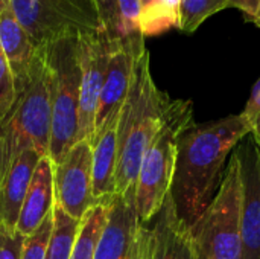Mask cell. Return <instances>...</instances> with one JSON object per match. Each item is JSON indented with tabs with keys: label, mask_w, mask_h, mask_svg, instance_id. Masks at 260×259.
<instances>
[{
	"label": "cell",
	"mask_w": 260,
	"mask_h": 259,
	"mask_svg": "<svg viewBox=\"0 0 260 259\" xmlns=\"http://www.w3.org/2000/svg\"><path fill=\"white\" fill-rule=\"evenodd\" d=\"M247 136L250 125L242 113L200 125L193 122L180 134L171 195L189 227L212 203L230 153Z\"/></svg>",
	"instance_id": "6da1fadb"
},
{
	"label": "cell",
	"mask_w": 260,
	"mask_h": 259,
	"mask_svg": "<svg viewBox=\"0 0 260 259\" xmlns=\"http://www.w3.org/2000/svg\"><path fill=\"white\" fill-rule=\"evenodd\" d=\"M14 81L15 99L0 122V180L24 150L34 148L49 156L52 107L47 44L35 47L27 69Z\"/></svg>",
	"instance_id": "7a4b0ae2"
},
{
	"label": "cell",
	"mask_w": 260,
	"mask_h": 259,
	"mask_svg": "<svg viewBox=\"0 0 260 259\" xmlns=\"http://www.w3.org/2000/svg\"><path fill=\"white\" fill-rule=\"evenodd\" d=\"M169 96L161 92L151 73V56L145 49L137 58L131 89L117 122V194L136 186L142 160L155 137Z\"/></svg>",
	"instance_id": "3957f363"
},
{
	"label": "cell",
	"mask_w": 260,
	"mask_h": 259,
	"mask_svg": "<svg viewBox=\"0 0 260 259\" xmlns=\"http://www.w3.org/2000/svg\"><path fill=\"white\" fill-rule=\"evenodd\" d=\"M193 124L190 101L169 99L161 125L145 153L136 182V205L142 223H148L160 212L171 194L180 134Z\"/></svg>",
	"instance_id": "277c9868"
},
{
	"label": "cell",
	"mask_w": 260,
	"mask_h": 259,
	"mask_svg": "<svg viewBox=\"0 0 260 259\" xmlns=\"http://www.w3.org/2000/svg\"><path fill=\"white\" fill-rule=\"evenodd\" d=\"M242 180L233 153L216 195L190 227L198 259H241L242 256Z\"/></svg>",
	"instance_id": "5b68a950"
},
{
	"label": "cell",
	"mask_w": 260,
	"mask_h": 259,
	"mask_svg": "<svg viewBox=\"0 0 260 259\" xmlns=\"http://www.w3.org/2000/svg\"><path fill=\"white\" fill-rule=\"evenodd\" d=\"M50 72L52 133L49 157L56 165L78 140L81 69L76 38L47 44Z\"/></svg>",
	"instance_id": "8992f818"
},
{
	"label": "cell",
	"mask_w": 260,
	"mask_h": 259,
	"mask_svg": "<svg viewBox=\"0 0 260 259\" xmlns=\"http://www.w3.org/2000/svg\"><path fill=\"white\" fill-rule=\"evenodd\" d=\"M35 47L104 31L94 0H11Z\"/></svg>",
	"instance_id": "52a82bcc"
},
{
	"label": "cell",
	"mask_w": 260,
	"mask_h": 259,
	"mask_svg": "<svg viewBox=\"0 0 260 259\" xmlns=\"http://www.w3.org/2000/svg\"><path fill=\"white\" fill-rule=\"evenodd\" d=\"M93 259H149V227L136 205V186L108 200V217Z\"/></svg>",
	"instance_id": "ba28073f"
},
{
	"label": "cell",
	"mask_w": 260,
	"mask_h": 259,
	"mask_svg": "<svg viewBox=\"0 0 260 259\" xmlns=\"http://www.w3.org/2000/svg\"><path fill=\"white\" fill-rule=\"evenodd\" d=\"M111 46L113 38L105 31L85 34L76 38L81 69L78 140L90 142L93 139L99 96L108 67Z\"/></svg>",
	"instance_id": "9c48e42d"
},
{
	"label": "cell",
	"mask_w": 260,
	"mask_h": 259,
	"mask_svg": "<svg viewBox=\"0 0 260 259\" xmlns=\"http://www.w3.org/2000/svg\"><path fill=\"white\" fill-rule=\"evenodd\" d=\"M145 49V37L140 32L113 38L108 67L99 96L93 137L110 122L119 119L120 110L131 89L137 58Z\"/></svg>",
	"instance_id": "30bf717a"
},
{
	"label": "cell",
	"mask_w": 260,
	"mask_h": 259,
	"mask_svg": "<svg viewBox=\"0 0 260 259\" xmlns=\"http://www.w3.org/2000/svg\"><path fill=\"white\" fill-rule=\"evenodd\" d=\"M55 205L81 221L98 203L93 195V151L88 140H78L53 165Z\"/></svg>",
	"instance_id": "8fae6325"
},
{
	"label": "cell",
	"mask_w": 260,
	"mask_h": 259,
	"mask_svg": "<svg viewBox=\"0 0 260 259\" xmlns=\"http://www.w3.org/2000/svg\"><path fill=\"white\" fill-rule=\"evenodd\" d=\"M242 180V256L260 259V148L251 136L235 148Z\"/></svg>",
	"instance_id": "7c38bea8"
},
{
	"label": "cell",
	"mask_w": 260,
	"mask_h": 259,
	"mask_svg": "<svg viewBox=\"0 0 260 259\" xmlns=\"http://www.w3.org/2000/svg\"><path fill=\"white\" fill-rule=\"evenodd\" d=\"M149 259H198L192 231L180 218L171 194L149 227Z\"/></svg>",
	"instance_id": "4fadbf2b"
},
{
	"label": "cell",
	"mask_w": 260,
	"mask_h": 259,
	"mask_svg": "<svg viewBox=\"0 0 260 259\" xmlns=\"http://www.w3.org/2000/svg\"><path fill=\"white\" fill-rule=\"evenodd\" d=\"M53 162L49 156L41 157L32 176L26 198L23 202L15 231L24 237L32 235L53 212Z\"/></svg>",
	"instance_id": "5bb4252c"
},
{
	"label": "cell",
	"mask_w": 260,
	"mask_h": 259,
	"mask_svg": "<svg viewBox=\"0 0 260 259\" xmlns=\"http://www.w3.org/2000/svg\"><path fill=\"white\" fill-rule=\"evenodd\" d=\"M41 156L34 148L24 150L11 165L8 172L0 180V224L8 229H15L18 215L26 198L32 176Z\"/></svg>",
	"instance_id": "9a60e30c"
},
{
	"label": "cell",
	"mask_w": 260,
	"mask_h": 259,
	"mask_svg": "<svg viewBox=\"0 0 260 259\" xmlns=\"http://www.w3.org/2000/svg\"><path fill=\"white\" fill-rule=\"evenodd\" d=\"M117 122H110L91 139L93 151V195L98 203L110 200L117 194Z\"/></svg>",
	"instance_id": "2e32d148"
},
{
	"label": "cell",
	"mask_w": 260,
	"mask_h": 259,
	"mask_svg": "<svg viewBox=\"0 0 260 259\" xmlns=\"http://www.w3.org/2000/svg\"><path fill=\"white\" fill-rule=\"evenodd\" d=\"M0 46L8 58L14 78L23 75L35 52V46L20 23L11 0H0Z\"/></svg>",
	"instance_id": "e0dca14e"
},
{
	"label": "cell",
	"mask_w": 260,
	"mask_h": 259,
	"mask_svg": "<svg viewBox=\"0 0 260 259\" xmlns=\"http://www.w3.org/2000/svg\"><path fill=\"white\" fill-rule=\"evenodd\" d=\"M108 217V200L93 206L81 220L78 237L69 259H93Z\"/></svg>",
	"instance_id": "ac0fdd59"
},
{
	"label": "cell",
	"mask_w": 260,
	"mask_h": 259,
	"mask_svg": "<svg viewBox=\"0 0 260 259\" xmlns=\"http://www.w3.org/2000/svg\"><path fill=\"white\" fill-rule=\"evenodd\" d=\"M139 26L143 37L157 35L169 27L178 26L180 0H139Z\"/></svg>",
	"instance_id": "d6986e66"
},
{
	"label": "cell",
	"mask_w": 260,
	"mask_h": 259,
	"mask_svg": "<svg viewBox=\"0 0 260 259\" xmlns=\"http://www.w3.org/2000/svg\"><path fill=\"white\" fill-rule=\"evenodd\" d=\"M81 221L69 217L61 208L53 206V232L46 259H69L72 255Z\"/></svg>",
	"instance_id": "ffe728a7"
},
{
	"label": "cell",
	"mask_w": 260,
	"mask_h": 259,
	"mask_svg": "<svg viewBox=\"0 0 260 259\" xmlns=\"http://www.w3.org/2000/svg\"><path fill=\"white\" fill-rule=\"evenodd\" d=\"M229 8V0H180L178 27L183 32H195L210 15Z\"/></svg>",
	"instance_id": "44dd1931"
},
{
	"label": "cell",
	"mask_w": 260,
	"mask_h": 259,
	"mask_svg": "<svg viewBox=\"0 0 260 259\" xmlns=\"http://www.w3.org/2000/svg\"><path fill=\"white\" fill-rule=\"evenodd\" d=\"M53 232V212L43 221V224L29 237L24 238L21 259H46Z\"/></svg>",
	"instance_id": "7402d4cb"
},
{
	"label": "cell",
	"mask_w": 260,
	"mask_h": 259,
	"mask_svg": "<svg viewBox=\"0 0 260 259\" xmlns=\"http://www.w3.org/2000/svg\"><path fill=\"white\" fill-rule=\"evenodd\" d=\"M15 99V81L8 58L0 46V122L9 113Z\"/></svg>",
	"instance_id": "603a6c76"
},
{
	"label": "cell",
	"mask_w": 260,
	"mask_h": 259,
	"mask_svg": "<svg viewBox=\"0 0 260 259\" xmlns=\"http://www.w3.org/2000/svg\"><path fill=\"white\" fill-rule=\"evenodd\" d=\"M94 2H96L98 11H99V17H101L104 31L111 38L123 37L117 0H94Z\"/></svg>",
	"instance_id": "cb8c5ba5"
},
{
	"label": "cell",
	"mask_w": 260,
	"mask_h": 259,
	"mask_svg": "<svg viewBox=\"0 0 260 259\" xmlns=\"http://www.w3.org/2000/svg\"><path fill=\"white\" fill-rule=\"evenodd\" d=\"M24 235L0 224V259H21Z\"/></svg>",
	"instance_id": "d4e9b609"
},
{
	"label": "cell",
	"mask_w": 260,
	"mask_h": 259,
	"mask_svg": "<svg viewBox=\"0 0 260 259\" xmlns=\"http://www.w3.org/2000/svg\"><path fill=\"white\" fill-rule=\"evenodd\" d=\"M242 114L250 125V136L254 139V142L260 148V78L251 90L250 99H248Z\"/></svg>",
	"instance_id": "484cf974"
},
{
	"label": "cell",
	"mask_w": 260,
	"mask_h": 259,
	"mask_svg": "<svg viewBox=\"0 0 260 259\" xmlns=\"http://www.w3.org/2000/svg\"><path fill=\"white\" fill-rule=\"evenodd\" d=\"M117 8H119V14H120V23H122L123 35L140 32V26H139L140 5H139V0H117Z\"/></svg>",
	"instance_id": "4316f807"
},
{
	"label": "cell",
	"mask_w": 260,
	"mask_h": 259,
	"mask_svg": "<svg viewBox=\"0 0 260 259\" xmlns=\"http://www.w3.org/2000/svg\"><path fill=\"white\" fill-rule=\"evenodd\" d=\"M260 6V0H229V8L241 9L245 17L251 21Z\"/></svg>",
	"instance_id": "83f0119b"
},
{
	"label": "cell",
	"mask_w": 260,
	"mask_h": 259,
	"mask_svg": "<svg viewBox=\"0 0 260 259\" xmlns=\"http://www.w3.org/2000/svg\"><path fill=\"white\" fill-rule=\"evenodd\" d=\"M257 27H260V6H259V9H257V12H256V15H254V18L251 20Z\"/></svg>",
	"instance_id": "f1b7e54d"
}]
</instances>
